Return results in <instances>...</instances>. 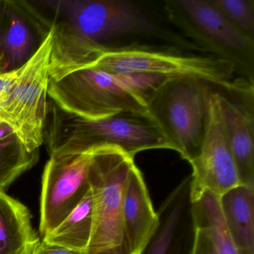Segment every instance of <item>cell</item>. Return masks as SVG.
Returning <instances> with one entry per match:
<instances>
[{"instance_id":"8fae6325","label":"cell","mask_w":254,"mask_h":254,"mask_svg":"<svg viewBox=\"0 0 254 254\" xmlns=\"http://www.w3.org/2000/svg\"><path fill=\"white\" fill-rule=\"evenodd\" d=\"M191 175L177 186L157 211L158 224L139 254H191L195 225Z\"/></svg>"},{"instance_id":"30bf717a","label":"cell","mask_w":254,"mask_h":254,"mask_svg":"<svg viewBox=\"0 0 254 254\" xmlns=\"http://www.w3.org/2000/svg\"><path fill=\"white\" fill-rule=\"evenodd\" d=\"M191 199L204 191L220 197L239 185V174L233 158L221 110L220 93L212 91L209 121L197 157L190 163Z\"/></svg>"},{"instance_id":"44dd1931","label":"cell","mask_w":254,"mask_h":254,"mask_svg":"<svg viewBox=\"0 0 254 254\" xmlns=\"http://www.w3.org/2000/svg\"><path fill=\"white\" fill-rule=\"evenodd\" d=\"M20 70V67L13 70L0 72V109L9 99Z\"/></svg>"},{"instance_id":"ba28073f","label":"cell","mask_w":254,"mask_h":254,"mask_svg":"<svg viewBox=\"0 0 254 254\" xmlns=\"http://www.w3.org/2000/svg\"><path fill=\"white\" fill-rule=\"evenodd\" d=\"M45 3L62 16L58 24L72 36L103 45L133 34L153 33L156 26L140 7L126 0H61Z\"/></svg>"},{"instance_id":"8992f818","label":"cell","mask_w":254,"mask_h":254,"mask_svg":"<svg viewBox=\"0 0 254 254\" xmlns=\"http://www.w3.org/2000/svg\"><path fill=\"white\" fill-rule=\"evenodd\" d=\"M169 21L214 57L230 62L254 83V39L235 27L212 0L165 2Z\"/></svg>"},{"instance_id":"4fadbf2b","label":"cell","mask_w":254,"mask_h":254,"mask_svg":"<svg viewBox=\"0 0 254 254\" xmlns=\"http://www.w3.org/2000/svg\"><path fill=\"white\" fill-rule=\"evenodd\" d=\"M125 233L130 254H139L158 224L143 175L136 164L129 172L123 203Z\"/></svg>"},{"instance_id":"d6986e66","label":"cell","mask_w":254,"mask_h":254,"mask_svg":"<svg viewBox=\"0 0 254 254\" xmlns=\"http://www.w3.org/2000/svg\"><path fill=\"white\" fill-rule=\"evenodd\" d=\"M39 157V150L29 152L15 134L0 140V191L34 167Z\"/></svg>"},{"instance_id":"9a60e30c","label":"cell","mask_w":254,"mask_h":254,"mask_svg":"<svg viewBox=\"0 0 254 254\" xmlns=\"http://www.w3.org/2000/svg\"><path fill=\"white\" fill-rule=\"evenodd\" d=\"M227 230L242 254H254V190L239 185L219 197Z\"/></svg>"},{"instance_id":"cb8c5ba5","label":"cell","mask_w":254,"mask_h":254,"mask_svg":"<svg viewBox=\"0 0 254 254\" xmlns=\"http://www.w3.org/2000/svg\"><path fill=\"white\" fill-rule=\"evenodd\" d=\"M12 134H14V133L10 126L5 123L0 122V140Z\"/></svg>"},{"instance_id":"3957f363","label":"cell","mask_w":254,"mask_h":254,"mask_svg":"<svg viewBox=\"0 0 254 254\" xmlns=\"http://www.w3.org/2000/svg\"><path fill=\"white\" fill-rule=\"evenodd\" d=\"M93 67L112 74L194 77L234 96L254 94V84L244 79H235L236 71L232 64L212 56H191L143 46L105 47Z\"/></svg>"},{"instance_id":"277c9868","label":"cell","mask_w":254,"mask_h":254,"mask_svg":"<svg viewBox=\"0 0 254 254\" xmlns=\"http://www.w3.org/2000/svg\"><path fill=\"white\" fill-rule=\"evenodd\" d=\"M134 164V157L117 147H104L93 153L89 169L93 230L84 254H130L123 203L126 181Z\"/></svg>"},{"instance_id":"2e32d148","label":"cell","mask_w":254,"mask_h":254,"mask_svg":"<svg viewBox=\"0 0 254 254\" xmlns=\"http://www.w3.org/2000/svg\"><path fill=\"white\" fill-rule=\"evenodd\" d=\"M93 199L91 189L73 211L50 233L43 236L49 243L85 252L91 237Z\"/></svg>"},{"instance_id":"5b68a950","label":"cell","mask_w":254,"mask_h":254,"mask_svg":"<svg viewBox=\"0 0 254 254\" xmlns=\"http://www.w3.org/2000/svg\"><path fill=\"white\" fill-rule=\"evenodd\" d=\"M48 96L61 109L87 120L146 112V100L129 86L123 74L94 67L76 69L50 79Z\"/></svg>"},{"instance_id":"ac0fdd59","label":"cell","mask_w":254,"mask_h":254,"mask_svg":"<svg viewBox=\"0 0 254 254\" xmlns=\"http://www.w3.org/2000/svg\"><path fill=\"white\" fill-rule=\"evenodd\" d=\"M5 25L1 35L5 71L23 66L33 55L35 38L30 25L13 6L5 11Z\"/></svg>"},{"instance_id":"7402d4cb","label":"cell","mask_w":254,"mask_h":254,"mask_svg":"<svg viewBox=\"0 0 254 254\" xmlns=\"http://www.w3.org/2000/svg\"><path fill=\"white\" fill-rule=\"evenodd\" d=\"M196 228V227H195ZM191 254H218L213 242L206 232L196 228Z\"/></svg>"},{"instance_id":"6da1fadb","label":"cell","mask_w":254,"mask_h":254,"mask_svg":"<svg viewBox=\"0 0 254 254\" xmlns=\"http://www.w3.org/2000/svg\"><path fill=\"white\" fill-rule=\"evenodd\" d=\"M44 140L50 157L93 153L117 147L132 157L151 149H169L166 139L145 114L123 113L101 120H87L51 108Z\"/></svg>"},{"instance_id":"e0dca14e","label":"cell","mask_w":254,"mask_h":254,"mask_svg":"<svg viewBox=\"0 0 254 254\" xmlns=\"http://www.w3.org/2000/svg\"><path fill=\"white\" fill-rule=\"evenodd\" d=\"M191 202L196 228L207 233L218 254H242L226 227L219 197L209 191H204Z\"/></svg>"},{"instance_id":"ffe728a7","label":"cell","mask_w":254,"mask_h":254,"mask_svg":"<svg viewBox=\"0 0 254 254\" xmlns=\"http://www.w3.org/2000/svg\"><path fill=\"white\" fill-rule=\"evenodd\" d=\"M212 2L235 27L254 39V0H212Z\"/></svg>"},{"instance_id":"603a6c76","label":"cell","mask_w":254,"mask_h":254,"mask_svg":"<svg viewBox=\"0 0 254 254\" xmlns=\"http://www.w3.org/2000/svg\"><path fill=\"white\" fill-rule=\"evenodd\" d=\"M32 254H84V252L60 245H53L43 239L35 247Z\"/></svg>"},{"instance_id":"5bb4252c","label":"cell","mask_w":254,"mask_h":254,"mask_svg":"<svg viewBox=\"0 0 254 254\" xmlns=\"http://www.w3.org/2000/svg\"><path fill=\"white\" fill-rule=\"evenodd\" d=\"M40 242L27 206L0 191V254H32Z\"/></svg>"},{"instance_id":"9c48e42d","label":"cell","mask_w":254,"mask_h":254,"mask_svg":"<svg viewBox=\"0 0 254 254\" xmlns=\"http://www.w3.org/2000/svg\"><path fill=\"white\" fill-rule=\"evenodd\" d=\"M92 157L93 153L53 156L46 163L40 200L41 236L57 227L90 191Z\"/></svg>"},{"instance_id":"52a82bcc","label":"cell","mask_w":254,"mask_h":254,"mask_svg":"<svg viewBox=\"0 0 254 254\" xmlns=\"http://www.w3.org/2000/svg\"><path fill=\"white\" fill-rule=\"evenodd\" d=\"M53 34V25L30 59L20 66L9 99L0 109V122L10 126L29 152L39 150L44 142Z\"/></svg>"},{"instance_id":"7c38bea8","label":"cell","mask_w":254,"mask_h":254,"mask_svg":"<svg viewBox=\"0 0 254 254\" xmlns=\"http://www.w3.org/2000/svg\"><path fill=\"white\" fill-rule=\"evenodd\" d=\"M220 93L227 137L239 174V185L254 190V96L237 100Z\"/></svg>"},{"instance_id":"7a4b0ae2","label":"cell","mask_w":254,"mask_h":254,"mask_svg":"<svg viewBox=\"0 0 254 254\" xmlns=\"http://www.w3.org/2000/svg\"><path fill=\"white\" fill-rule=\"evenodd\" d=\"M213 90L194 77L166 78L147 99L145 115L173 150L189 163L198 155L209 121Z\"/></svg>"}]
</instances>
